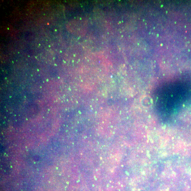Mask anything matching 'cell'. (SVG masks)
Wrapping results in <instances>:
<instances>
[{
  "label": "cell",
  "mask_w": 191,
  "mask_h": 191,
  "mask_svg": "<svg viewBox=\"0 0 191 191\" xmlns=\"http://www.w3.org/2000/svg\"><path fill=\"white\" fill-rule=\"evenodd\" d=\"M144 102H145V103H144V105L146 107H150L152 105L153 103V99L150 96H146L144 98Z\"/></svg>",
  "instance_id": "obj_1"
}]
</instances>
